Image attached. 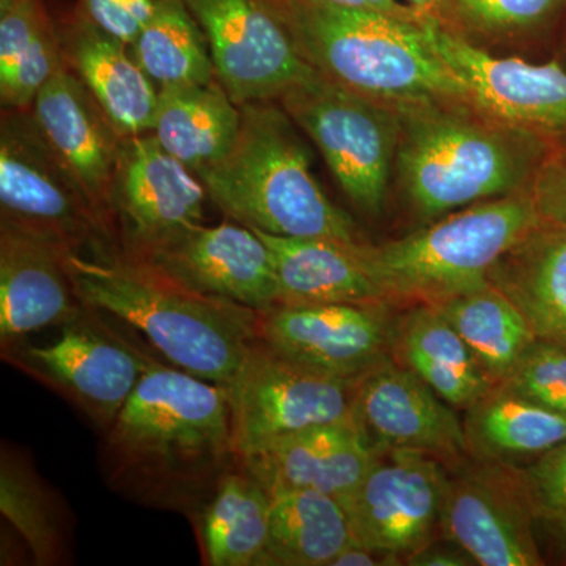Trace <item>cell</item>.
Masks as SVG:
<instances>
[{
	"label": "cell",
	"mask_w": 566,
	"mask_h": 566,
	"mask_svg": "<svg viewBox=\"0 0 566 566\" xmlns=\"http://www.w3.org/2000/svg\"><path fill=\"white\" fill-rule=\"evenodd\" d=\"M112 482L156 504L214 491L237 464L227 387L145 356V368L106 430Z\"/></svg>",
	"instance_id": "obj_1"
},
{
	"label": "cell",
	"mask_w": 566,
	"mask_h": 566,
	"mask_svg": "<svg viewBox=\"0 0 566 566\" xmlns=\"http://www.w3.org/2000/svg\"><path fill=\"white\" fill-rule=\"evenodd\" d=\"M394 107L398 118L394 182L422 223L528 191L553 150L547 142L491 117L468 99Z\"/></svg>",
	"instance_id": "obj_2"
},
{
	"label": "cell",
	"mask_w": 566,
	"mask_h": 566,
	"mask_svg": "<svg viewBox=\"0 0 566 566\" xmlns=\"http://www.w3.org/2000/svg\"><path fill=\"white\" fill-rule=\"evenodd\" d=\"M66 264L85 307L129 324L175 367L207 381L229 385L259 338V312L192 292L144 264L71 252Z\"/></svg>",
	"instance_id": "obj_3"
},
{
	"label": "cell",
	"mask_w": 566,
	"mask_h": 566,
	"mask_svg": "<svg viewBox=\"0 0 566 566\" xmlns=\"http://www.w3.org/2000/svg\"><path fill=\"white\" fill-rule=\"evenodd\" d=\"M296 129L277 102L243 104L233 147L197 175L208 199L227 218L260 232L360 243L357 223L312 174L311 151Z\"/></svg>",
	"instance_id": "obj_4"
},
{
	"label": "cell",
	"mask_w": 566,
	"mask_h": 566,
	"mask_svg": "<svg viewBox=\"0 0 566 566\" xmlns=\"http://www.w3.org/2000/svg\"><path fill=\"white\" fill-rule=\"evenodd\" d=\"M279 3L308 65L346 91L390 106L468 99L464 85L431 43L428 18L296 0Z\"/></svg>",
	"instance_id": "obj_5"
},
{
	"label": "cell",
	"mask_w": 566,
	"mask_h": 566,
	"mask_svg": "<svg viewBox=\"0 0 566 566\" xmlns=\"http://www.w3.org/2000/svg\"><path fill=\"white\" fill-rule=\"evenodd\" d=\"M532 189L461 208L415 232L364 244L390 304H439L486 285L493 264L542 221Z\"/></svg>",
	"instance_id": "obj_6"
},
{
	"label": "cell",
	"mask_w": 566,
	"mask_h": 566,
	"mask_svg": "<svg viewBox=\"0 0 566 566\" xmlns=\"http://www.w3.org/2000/svg\"><path fill=\"white\" fill-rule=\"evenodd\" d=\"M0 222L71 253L117 255L87 193L44 139L31 109L0 115Z\"/></svg>",
	"instance_id": "obj_7"
},
{
	"label": "cell",
	"mask_w": 566,
	"mask_h": 566,
	"mask_svg": "<svg viewBox=\"0 0 566 566\" xmlns=\"http://www.w3.org/2000/svg\"><path fill=\"white\" fill-rule=\"evenodd\" d=\"M277 103L318 147L349 202L370 218L381 216L395 174V107L346 91L319 73Z\"/></svg>",
	"instance_id": "obj_8"
},
{
	"label": "cell",
	"mask_w": 566,
	"mask_h": 566,
	"mask_svg": "<svg viewBox=\"0 0 566 566\" xmlns=\"http://www.w3.org/2000/svg\"><path fill=\"white\" fill-rule=\"evenodd\" d=\"M359 382L293 363L256 338L226 386L237 460L297 431L356 420Z\"/></svg>",
	"instance_id": "obj_9"
},
{
	"label": "cell",
	"mask_w": 566,
	"mask_h": 566,
	"mask_svg": "<svg viewBox=\"0 0 566 566\" xmlns=\"http://www.w3.org/2000/svg\"><path fill=\"white\" fill-rule=\"evenodd\" d=\"M210 46L216 80L243 106L279 102L316 71L301 54L279 0H181Z\"/></svg>",
	"instance_id": "obj_10"
},
{
	"label": "cell",
	"mask_w": 566,
	"mask_h": 566,
	"mask_svg": "<svg viewBox=\"0 0 566 566\" xmlns=\"http://www.w3.org/2000/svg\"><path fill=\"white\" fill-rule=\"evenodd\" d=\"M389 303H281L259 312V338L275 353L319 374L360 381L392 360Z\"/></svg>",
	"instance_id": "obj_11"
},
{
	"label": "cell",
	"mask_w": 566,
	"mask_h": 566,
	"mask_svg": "<svg viewBox=\"0 0 566 566\" xmlns=\"http://www.w3.org/2000/svg\"><path fill=\"white\" fill-rule=\"evenodd\" d=\"M207 199L199 177L164 150L151 133L123 137L109 200L115 256L139 259L202 223Z\"/></svg>",
	"instance_id": "obj_12"
},
{
	"label": "cell",
	"mask_w": 566,
	"mask_h": 566,
	"mask_svg": "<svg viewBox=\"0 0 566 566\" xmlns=\"http://www.w3.org/2000/svg\"><path fill=\"white\" fill-rule=\"evenodd\" d=\"M436 52L464 85L480 111L534 134L553 148L566 145V66L557 59L528 62L516 55L491 54L458 39L430 21Z\"/></svg>",
	"instance_id": "obj_13"
},
{
	"label": "cell",
	"mask_w": 566,
	"mask_h": 566,
	"mask_svg": "<svg viewBox=\"0 0 566 566\" xmlns=\"http://www.w3.org/2000/svg\"><path fill=\"white\" fill-rule=\"evenodd\" d=\"M447 471L439 532L480 566H539L545 558L515 468L490 461Z\"/></svg>",
	"instance_id": "obj_14"
},
{
	"label": "cell",
	"mask_w": 566,
	"mask_h": 566,
	"mask_svg": "<svg viewBox=\"0 0 566 566\" xmlns=\"http://www.w3.org/2000/svg\"><path fill=\"white\" fill-rule=\"evenodd\" d=\"M447 469L419 452H386L344 504L354 542L405 560L439 531Z\"/></svg>",
	"instance_id": "obj_15"
},
{
	"label": "cell",
	"mask_w": 566,
	"mask_h": 566,
	"mask_svg": "<svg viewBox=\"0 0 566 566\" xmlns=\"http://www.w3.org/2000/svg\"><path fill=\"white\" fill-rule=\"evenodd\" d=\"M129 262L144 264L192 292L234 301L256 312L281 304L270 249L243 223H196Z\"/></svg>",
	"instance_id": "obj_16"
},
{
	"label": "cell",
	"mask_w": 566,
	"mask_h": 566,
	"mask_svg": "<svg viewBox=\"0 0 566 566\" xmlns=\"http://www.w3.org/2000/svg\"><path fill=\"white\" fill-rule=\"evenodd\" d=\"M84 318L82 314L62 326L52 344L18 352L17 359L107 430L144 374L145 354Z\"/></svg>",
	"instance_id": "obj_17"
},
{
	"label": "cell",
	"mask_w": 566,
	"mask_h": 566,
	"mask_svg": "<svg viewBox=\"0 0 566 566\" xmlns=\"http://www.w3.org/2000/svg\"><path fill=\"white\" fill-rule=\"evenodd\" d=\"M356 420L379 453L419 452L439 460L468 455L455 409L394 360L360 379Z\"/></svg>",
	"instance_id": "obj_18"
},
{
	"label": "cell",
	"mask_w": 566,
	"mask_h": 566,
	"mask_svg": "<svg viewBox=\"0 0 566 566\" xmlns=\"http://www.w3.org/2000/svg\"><path fill=\"white\" fill-rule=\"evenodd\" d=\"M29 109L44 139L87 193L117 252L109 200L125 136L65 66L40 88Z\"/></svg>",
	"instance_id": "obj_19"
},
{
	"label": "cell",
	"mask_w": 566,
	"mask_h": 566,
	"mask_svg": "<svg viewBox=\"0 0 566 566\" xmlns=\"http://www.w3.org/2000/svg\"><path fill=\"white\" fill-rule=\"evenodd\" d=\"M381 453L357 420L319 424L271 442L237 460L273 495L312 490L345 502Z\"/></svg>",
	"instance_id": "obj_20"
},
{
	"label": "cell",
	"mask_w": 566,
	"mask_h": 566,
	"mask_svg": "<svg viewBox=\"0 0 566 566\" xmlns=\"http://www.w3.org/2000/svg\"><path fill=\"white\" fill-rule=\"evenodd\" d=\"M63 65L87 88L123 136L151 133L158 88L132 46L104 31L77 2H54Z\"/></svg>",
	"instance_id": "obj_21"
},
{
	"label": "cell",
	"mask_w": 566,
	"mask_h": 566,
	"mask_svg": "<svg viewBox=\"0 0 566 566\" xmlns=\"http://www.w3.org/2000/svg\"><path fill=\"white\" fill-rule=\"evenodd\" d=\"M65 249L0 222V340L3 348L28 334L65 326L85 305L71 281Z\"/></svg>",
	"instance_id": "obj_22"
},
{
	"label": "cell",
	"mask_w": 566,
	"mask_h": 566,
	"mask_svg": "<svg viewBox=\"0 0 566 566\" xmlns=\"http://www.w3.org/2000/svg\"><path fill=\"white\" fill-rule=\"evenodd\" d=\"M255 232L270 249L281 303H389L365 259V241Z\"/></svg>",
	"instance_id": "obj_23"
},
{
	"label": "cell",
	"mask_w": 566,
	"mask_h": 566,
	"mask_svg": "<svg viewBox=\"0 0 566 566\" xmlns=\"http://www.w3.org/2000/svg\"><path fill=\"white\" fill-rule=\"evenodd\" d=\"M488 282L520 308L536 338L566 348V223L542 219L493 264Z\"/></svg>",
	"instance_id": "obj_24"
},
{
	"label": "cell",
	"mask_w": 566,
	"mask_h": 566,
	"mask_svg": "<svg viewBox=\"0 0 566 566\" xmlns=\"http://www.w3.org/2000/svg\"><path fill=\"white\" fill-rule=\"evenodd\" d=\"M392 354L455 409L465 411L495 386L434 305H409V311L397 318Z\"/></svg>",
	"instance_id": "obj_25"
},
{
	"label": "cell",
	"mask_w": 566,
	"mask_h": 566,
	"mask_svg": "<svg viewBox=\"0 0 566 566\" xmlns=\"http://www.w3.org/2000/svg\"><path fill=\"white\" fill-rule=\"evenodd\" d=\"M241 128V106L218 80L158 88L151 134L192 174L226 158Z\"/></svg>",
	"instance_id": "obj_26"
},
{
	"label": "cell",
	"mask_w": 566,
	"mask_h": 566,
	"mask_svg": "<svg viewBox=\"0 0 566 566\" xmlns=\"http://www.w3.org/2000/svg\"><path fill=\"white\" fill-rule=\"evenodd\" d=\"M468 455L523 465L566 441V416L497 385L465 409Z\"/></svg>",
	"instance_id": "obj_27"
},
{
	"label": "cell",
	"mask_w": 566,
	"mask_h": 566,
	"mask_svg": "<svg viewBox=\"0 0 566 566\" xmlns=\"http://www.w3.org/2000/svg\"><path fill=\"white\" fill-rule=\"evenodd\" d=\"M354 542L344 504L312 490L271 495L270 531L255 566H331Z\"/></svg>",
	"instance_id": "obj_28"
},
{
	"label": "cell",
	"mask_w": 566,
	"mask_h": 566,
	"mask_svg": "<svg viewBox=\"0 0 566 566\" xmlns=\"http://www.w3.org/2000/svg\"><path fill=\"white\" fill-rule=\"evenodd\" d=\"M52 0H0V106L29 109L63 69Z\"/></svg>",
	"instance_id": "obj_29"
},
{
	"label": "cell",
	"mask_w": 566,
	"mask_h": 566,
	"mask_svg": "<svg viewBox=\"0 0 566 566\" xmlns=\"http://www.w3.org/2000/svg\"><path fill=\"white\" fill-rule=\"evenodd\" d=\"M438 24L491 54L557 44L566 0H438Z\"/></svg>",
	"instance_id": "obj_30"
},
{
	"label": "cell",
	"mask_w": 566,
	"mask_h": 566,
	"mask_svg": "<svg viewBox=\"0 0 566 566\" xmlns=\"http://www.w3.org/2000/svg\"><path fill=\"white\" fill-rule=\"evenodd\" d=\"M271 495L241 465L226 472L200 520L211 566H255L270 531Z\"/></svg>",
	"instance_id": "obj_31"
},
{
	"label": "cell",
	"mask_w": 566,
	"mask_h": 566,
	"mask_svg": "<svg viewBox=\"0 0 566 566\" xmlns=\"http://www.w3.org/2000/svg\"><path fill=\"white\" fill-rule=\"evenodd\" d=\"M433 305L463 337L495 386L509 378L536 340L526 316L490 282Z\"/></svg>",
	"instance_id": "obj_32"
},
{
	"label": "cell",
	"mask_w": 566,
	"mask_h": 566,
	"mask_svg": "<svg viewBox=\"0 0 566 566\" xmlns=\"http://www.w3.org/2000/svg\"><path fill=\"white\" fill-rule=\"evenodd\" d=\"M132 51L156 88L216 80L207 36L181 0H156Z\"/></svg>",
	"instance_id": "obj_33"
},
{
	"label": "cell",
	"mask_w": 566,
	"mask_h": 566,
	"mask_svg": "<svg viewBox=\"0 0 566 566\" xmlns=\"http://www.w3.org/2000/svg\"><path fill=\"white\" fill-rule=\"evenodd\" d=\"M0 512L20 532L31 547L36 564L59 560L61 534L54 510L35 475L10 455H2L0 465Z\"/></svg>",
	"instance_id": "obj_34"
},
{
	"label": "cell",
	"mask_w": 566,
	"mask_h": 566,
	"mask_svg": "<svg viewBox=\"0 0 566 566\" xmlns=\"http://www.w3.org/2000/svg\"><path fill=\"white\" fill-rule=\"evenodd\" d=\"M515 471L535 532L566 562V441L526 464L516 465Z\"/></svg>",
	"instance_id": "obj_35"
},
{
	"label": "cell",
	"mask_w": 566,
	"mask_h": 566,
	"mask_svg": "<svg viewBox=\"0 0 566 566\" xmlns=\"http://www.w3.org/2000/svg\"><path fill=\"white\" fill-rule=\"evenodd\" d=\"M501 386L566 416V348L536 338Z\"/></svg>",
	"instance_id": "obj_36"
},
{
	"label": "cell",
	"mask_w": 566,
	"mask_h": 566,
	"mask_svg": "<svg viewBox=\"0 0 566 566\" xmlns=\"http://www.w3.org/2000/svg\"><path fill=\"white\" fill-rule=\"evenodd\" d=\"M77 6L104 31L132 46L150 20L156 0H76Z\"/></svg>",
	"instance_id": "obj_37"
},
{
	"label": "cell",
	"mask_w": 566,
	"mask_h": 566,
	"mask_svg": "<svg viewBox=\"0 0 566 566\" xmlns=\"http://www.w3.org/2000/svg\"><path fill=\"white\" fill-rule=\"evenodd\" d=\"M532 193L543 219L566 223V145L551 150Z\"/></svg>",
	"instance_id": "obj_38"
},
{
	"label": "cell",
	"mask_w": 566,
	"mask_h": 566,
	"mask_svg": "<svg viewBox=\"0 0 566 566\" xmlns=\"http://www.w3.org/2000/svg\"><path fill=\"white\" fill-rule=\"evenodd\" d=\"M403 564L411 566H474L476 565L468 553L450 542L442 538L439 542L431 539L427 545L417 549L416 553L409 554L405 558Z\"/></svg>",
	"instance_id": "obj_39"
},
{
	"label": "cell",
	"mask_w": 566,
	"mask_h": 566,
	"mask_svg": "<svg viewBox=\"0 0 566 566\" xmlns=\"http://www.w3.org/2000/svg\"><path fill=\"white\" fill-rule=\"evenodd\" d=\"M312 6L338 7V9L379 11L401 18H420L422 14L403 0H296ZM424 18V17H422Z\"/></svg>",
	"instance_id": "obj_40"
},
{
	"label": "cell",
	"mask_w": 566,
	"mask_h": 566,
	"mask_svg": "<svg viewBox=\"0 0 566 566\" xmlns=\"http://www.w3.org/2000/svg\"><path fill=\"white\" fill-rule=\"evenodd\" d=\"M398 557L387 556V554L376 553L368 549L359 543L353 542L345 547L337 557L334 558L331 566H394L400 565Z\"/></svg>",
	"instance_id": "obj_41"
},
{
	"label": "cell",
	"mask_w": 566,
	"mask_h": 566,
	"mask_svg": "<svg viewBox=\"0 0 566 566\" xmlns=\"http://www.w3.org/2000/svg\"><path fill=\"white\" fill-rule=\"evenodd\" d=\"M403 2L419 11V13L428 18V20L438 22V0H403Z\"/></svg>",
	"instance_id": "obj_42"
},
{
	"label": "cell",
	"mask_w": 566,
	"mask_h": 566,
	"mask_svg": "<svg viewBox=\"0 0 566 566\" xmlns=\"http://www.w3.org/2000/svg\"><path fill=\"white\" fill-rule=\"evenodd\" d=\"M558 51H560L562 57L557 59L562 65L566 66V18L564 22V28H562L560 36H558L557 41Z\"/></svg>",
	"instance_id": "obj_43"
}]
</instances>
